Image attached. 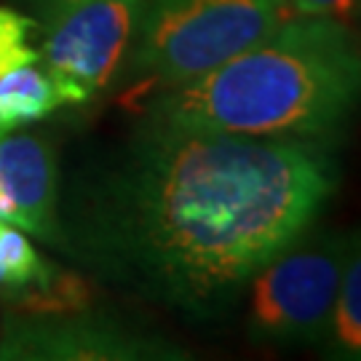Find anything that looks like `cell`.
<instances>
[{
  "label": "cell",
  "instance_id": "1",
  "mask_svg": "<svg viewBox=\"0 0 361 361\" xmlns=\"http://www.w3.org/2000/svg\"><path fill=\"white\" fill-rule=\"evenodd\" d=\"M337 185L329 142L142 123L78 180L62 246L134 295L214 319L319 222Z\"/></svg>",
  "mask_w": 361,
  "mask_h": 361
},
{
  "label": "cell",
  "instance_id": "2",
  "mask_svg": "<svg viewBox=\"0 0 361 361\" xmlns=\"http://www.w3.org/2000/svg\"><path fill=\"white\" fill-rule=\"evenodd\" d=\"M361 110V35L289 16L225 65L150 94L145 123L255 140L329 142Z\"/></svg>",
  "mask_w": 361,
  "mask_h": 361
},
{
  "label": "cell",
  "instance_id": "3",
  "mask_svg": "<svg viewBox=\"0 0 361 361\" xmlns=\"http://www.w3.org/2000/svg\"><path fill=\"white\" fill-rule=\"evenodd\" d=\"M289 16L286 0H145L121 73L150 94L180 86L268 38Z\"/></svg>",
  "mask_w": 361,
  "mask_h": 361
},
{
  "label": "cell",
  "instance_id": "4",
  "mask_svg": "<svg viewBox=\"0 0 361 361\" xmlns=\"http://www.w3.org/2000/svg\"><path fill=\"white\" fill-rule=\"evenodd\" d=\"M350 231L308 228L249 281L246 329L259 345L322 348L335 313Z\"/></svg>",
  "mask_w": 361,
  "mask_h": 361
},
{
  "label": "cell",
  "instance_id": "5",
  "mask_svg": "<svg viewBox=\"0 0 361 361\" xmlns=\"http://www.w3.org/2000/svg\"><path fill=\"white\" fill-rule=\"evenodd\" d=\"M145 0H78L38 22L40 65L62 104L91 102L123 70Z\"/></svg>",
  "mask_w": 361,
  "mask_h": 361
},
{
  "label": "cell",
  "instance_id": "6",
  "mask_svg": "<svg viewBox=\"0 0 361 361\" xmlns=\"http://www.w3.org/2000/svg\"><path fill=\"white\" fill-rule=\"evenodd\" d=\"M177 345L80 310L11 313L0 329L3 361H142L182 359Z\"/></svg>",
  "mask_w": 361,
  "mask_h": 361
},
{
  "label": "cell",
  "instance_id": "7",
  "mask_svg": "<svg viewBox=\"0 0 361 361\" xmlns=\"http://www.w3.org/2000/svg\"><path fill=\"white\" fill-rule=\"evenodd\" d=\"M0 222L62 246L56 158L35 134H0Z\"/></svg>",
  "mask_w": 361,
  "mask_h": 361
},
{
  "label": "cell",
  "instance_id": "8",
  "mask_svg": "<svg viewBox=\"0 0 361 361\" xmlns=\"http://www.w3.org/2000/svg\"><path fill=\"white\" fill-rule=\"evenodd\" d=\"M86 286L75 273L59 271L30 244L27 233L0 222V302L19 313L80 310Z\"/></svg>",
  "mask_w": 361,
  "mask_h": 361
},
{
  "label": "cell",
  "instance_id": "9",
  "mask_svg": "<svg viewBox=\"0 0 361 361\" xmlns=\"http://www.w3.org/2000/svg\"><path fill=\"white\" fill-rule=\"evenodd\" d=\"M319 350L329 359L361 361V228L350 231L335 313Z\"/></svg>",
  "mask_w": 361,
  "mask_h": 361
},
{
  "label": "cell",
  "instance_id": "10",
  "mask_svg": "<svg viewBox=\"0 0 361 361\" xmlns=\"http://www.w3.org/2000/svg\"><path fill=\"white\" fill-rule=\"evenodd\" d=\"M59 94L43 65H27L0 78V134L49 118L59 107Z\"/></svg>",
  "mask_w": 361,
  "mask_h": 361
},
{
  "label": "cell",
  "instance_id": "11",
  "mask_svg": "<svg viewBox=\"0 0 361 361\" xmlns=\"http://www.w3.org/2000/svg\"><path fill=\"white\" fill-rule=\"evenodd\" d=\"M27 65H40L38 19L16 8H0V78Z\"/></svg>",
  "mask_w": 361,
  "mask_h": 361
},
{
  "label": "cell",
  "instance_id": "12",
  "mask_svg": "<svg viewBox=\"0 0 361 361\" xmlns=\"http://www.w3.org/2000/svg\"><path fill=\"white\" fill-rule=\"evenodd\" d=\"M297 16H324L337 22H353L361 16V0H286Z\"/></svg>",
  "mask_w": 361,
  "mask_h": 361
},
{
  "label": "cell",
  "instance_id": "13",
  "mask_svg": "<svg viewBox=\"0 0 361 361\" xmlns=\"http://www.w3.org/2000/svg\"><path fill=\"white\" fill-rule=\"evenodd\" d=\"M22 3L30 8V16H35L38 22H43V19H49L54 13L65 11L67 6H73L78 0H22Z\"/></svg>",
  "mask_w": 361,
  "mask_h": 361
}]
</instances>
